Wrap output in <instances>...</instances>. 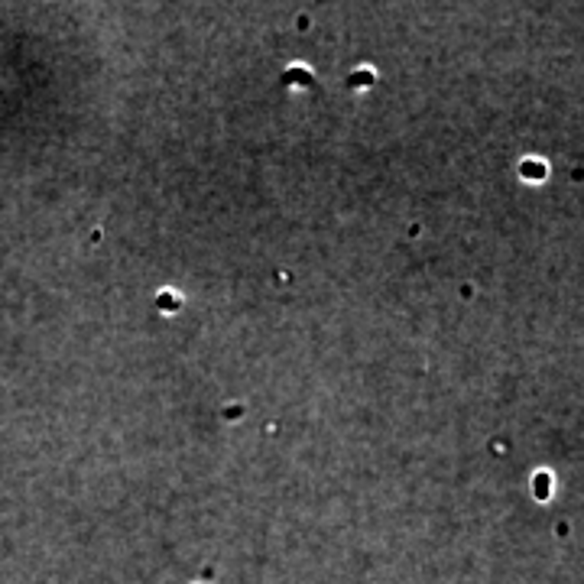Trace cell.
Returning a JSON list of instances; mask_svg holds the SVG:
<instances>
[{
  "instance_id": "6da1fadb",
  "label": "cell",
  "mask_w": 584,
  "mask_h": 584,
  "mask_svg": "<svg viewBox=\"0 0 584 584\" xmlns=\"http://www.w3.org/2000/svg\"><path fill=\"white\" fill-rule=\"evenodd\" d=\"M522 175H526V179H542V175H545V166H542V163H532V159H526V163H522Z\"/></svg>"
}]
</instances>
